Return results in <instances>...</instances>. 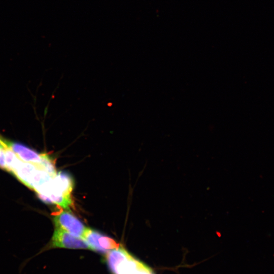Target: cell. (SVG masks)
I'll use <instances>...</instances> for the list:
<instances>
[{
  "label": "cell",
  "mask_w": 274,
  "mask_h": 274,
  "mask_svg": "<svg viewBox=\"0 0 274 274\" xmlns=\"http://www.w3.org/2000/svg\"><path fill=\"white\" fill-rule=\"evenodd\" d=\"M132 259L123 247H119L109 251L106 254L105 261L113 274H119L118 268L122 262Z\"/></svg>",
  "instance_id": "cell-5"
},
{
  "label": "cell",
  "mask_w": 274,
  "mask_h": 274,
  "mask_svg": "<svg viewBox=\"0 0 274 274\" xmlns=\"http://www.w3.org/2000/svg\"><path fill=\"white\" fill-rule=\"evenodd\" d=\"M53 221L56 228L66 231L77 237H82L86 227L75 216L66 211L54 216Z\"/></svg>",
  "instance_id": "cell-3"
},
{
  "label": "cell",
  "mask_w": 274,
  "mask_h": 274,
  "mask_svg": "<svg viewBox=\"0 0 274 274\" xmlns=\"http://www.w3.org/2000/svg\"><path fill=\"white\" fill-rule=\"evenodd\" d=\"M55 248L90 250L89 246L83 238L76 236L64 230L56 228L49 244L36 255L24 260L20 266L19 271H21L33 257L46 250Z\"/></svg>",
  "instance_id": "cell-1"
},
{
  "label": "cell",
  "mask_w": 274,
  "mask_h": 274,
  "mask_svg": "<svg viewBox=\"0 0 274 274\" xmlns=\"http://www.w3.org/2000/svg\"><path fill=\"white\" fill-rule=\"evenodd\" d=\"M8 148V142L0 137V149Z\"/></svg>",
  "instance_id": "cell-9"
},
{
  "label": "cell",
  "mask_w": 274,
  "mask_h": 274,
  "mask_svg": "<svg viewBox=\"0 0 274 274\" xmlns=\"http://www.w3.org/2000/svg\"><path fill=\"white\" fill-rule=\"evenodd\" d=\"M0 167L7 170L5 149H0Z\"/></svg>",
  "instance_id": "cell-8"
},
{
  "label": "cell",
  "mask_w": 274,
  "mask_h": 274,
  "mask_svg": "<svg viewBox=\"0 0 274 274\" xmlns=\"http://www.w3.org/2000/svg\"><path fill=\"white\" fill-rule=\"evenodd\" d=\"M8 147L23 162L33 164L38 167L42 161L43 154H39L21 144L8 142Z\"/></svg>",
  "instance_id": "cell-4"
},
{
  "label": "cell",
  "mask_w": 274,
  "mask_h": 274,
  "mask_svg": "<svg viewBox=\"0 0 274 274\" xmlns=\"http://www.w3.org/2000/svg\"><path fill=\"white\" fill-rule=\"evenodd\" d=\"M5 153L7 170L13 173L22 160L9 147L5 149Z\"/></svg>",
  "instance_id": "cell-7"
},
{
  "label": "cell",
  "mask_w": 274,
  "mask_h": 274,
  "mask_svg": "<svg viewBox=\"0 0 274 274\" xmlns=\"http://www.w3.org/2000/svg\"><path fill=\"white\" fill-rule=\"evenodd\" d=\"M38 168L33 164L22 161L13 174L22 183L30 188L32 177Z\"/></svg>",
  "instance_id": "cell-6"
},
{
  "label": "cell",
  "mask_w": 274,
  "mask_h": 274,
  "mask_svg": "<svg viewBox=\"0 0 274 274\" xmlns=\"http://www.w3.org/2000/svg\"><path fill=\"white\" fill-rule=\"evenodd\" d=\"M82 238L87 243L90 250L98 252L106 253L120 247L113 238L88 228H86Z\"/></svg>",
  "instance_id": "cell-2"
}]
</instances>
